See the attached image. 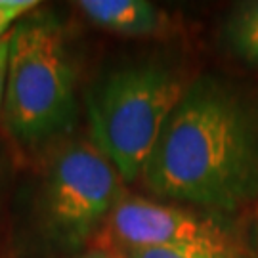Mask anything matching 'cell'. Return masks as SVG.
<instances>
[{"label": "cell", "mask_w": 258, "mask_h": 258, "mask_svg": "<svg viewBox=\"0 0 258 258\" xmlns=\"http://www.w3.org/2000/svg\"><path fill=\"white\" fill-rule=\"evenodd\" d=\"M142 178L157 197L212 211L258 201V102L216 77L187 84Z\"/></svg>", "instance_id": "cell-1"}, {"label": "cell", "mask_w": 258, "mask_h": 258, "mask_svg": "<svg viewBox=\"0 0 258 258\" xmlns=\"http://www.w3.org/2000/svg\"><path fill=\"white\" fill-rule=\"evenodd\" d=\"M185 88L170 67L149 61L111 73L88 98L94 146L122 180L142 176Z\"/></svg>", "instance_id": "cell-2"}, {"label": "cell", "mask_w": 258, "mask_h": 258, "mask_svg": "<svg viewBox=\"0 0 258 258\" xmlns=\"http://www.w3.org/2000/svg\"><path fill=\"white\" fill-rule=\"evenodd\" d=\"M4 120L25 142L67 128L75 113V71L59 27L31 19L14 27L4 92Z\"/></svg>", "instance_id": "cell-3"}, {"label": "cell", "mask_w": 258, "mask_h": 258, "mask_svg": "<svg viewBox=\"0 0 258 258\" xmlns=\"http://www.w3.org/2000/svg\"><path fill=\"white\" fill-rule=\"evenodd\" d=\"M120 199L122 178L94 142H71L54 155L44 185V214L61 243L77 247L98 235Z\"/></svg>", "instance_id": "cell-4"}, {"label": "cell", "mask_w": 258, "mask_h": 258, "mask_svg": "<svg viewBox=\"0 0 258 258\" xmlns=\"http://www.w3.org/2000/svg\"><path fill=\"white\" fill-rule=\"evenodd\" d=\"M231 237L212 218L144 197H122L98 231V249H168Z\"/></svg>", "instance_id": "cell-5"}, {"label": "cell", "mask_w": 258, "mask_h": 258, "mask_svg": "<svg viewBox=\"0 0 258 258\" xmlns=\"http://www.w3.org/2000/svg\"><path fill=\"white\" fill-rule=\"evenodd\" d=\"M94 25L126 37H149L166 27V16L146 0H81L77 4Z\"/></svg>", "instance_id": "cell-6"}, {"label": "cell", "mask_w": 258, "mask_h": 258, "mask_svg": "<svg viewBox=\"0 0 258 258\" xmlns=\"http://www.w3.org/2000/svg\"><path fill=\"white\" fill-rule=\"evenodd\" d=\"M117 250V249H113ZM126 258H250L231 237L216 241H201L191 245L168 247V249H126L119 250Z\"/></svg>", "instance_id": "cell-7"}, {"label": "cell", "mask_w": 258, "mask_h": 258, "mask_svg": "<svg viewBox=\"0 0 258 258\" xmlns=\"http://www.w3.org/2000/svg\"><path fill=\"white\" fill-rule=\"evenodd\" d=\"M250 35H258V0L239 4L230 14V18L224 25L226 40L250 37Z\"/></svg>", "instance_id": "cell-8"}, {"label": "cell", "mask_w": 258, "mask_h": 258, "mask_svg": "<svg viewBox=\"0 0 258 258\" xmlns=\"http://www.w3.org/2000/svg\"><path fill=\"white\" fill-rule=\"evenodd\" d=\"M37 4L35 0H0V38L6 37L8 29Z\"/></svg>", "instance_id": "cell-9"}, {"label": "cell", "mask_w": 258, "mask_h": 258, "mask_svg": "<svg viewBox=\"0 0 258 258\" xmlns=\"http://www.w3.org/2000/svg\"><path fill=\"white\" fill-rule=\"evenodd\" d=\"M228 46L233 54L245 63L256 65L258 67V35H250V37L233 38V40H226Z\"/></svg>", "instance_id": "cell-10"}, {"label": "cell", "mask_w": 258, "mask_h": 258, "mask_svg": "<svg viewBox=\"0 0 258 258\" xmlns=\"http://www.w3.org/2000/svg\"><path fill=\"white\" fill-rule=\"evenodd\" d=\"M12 37L14 29L6 37L0 38V109L4 105V92H6V81H8V61H10V48H12Z\"/></svg>", "instance_id": "cell-11"}, {"label": "cell", "mask_w": 258, "mask_h": 258, "mask_svg": "<svg viewBox=\"0 0 258 258\" xmlns=\"http://www.w3.org/2000/svg\"><path fill=\"white\" fill-rule=\"evenodd\" d=\"M73 258H126L122 252L119 250H113V249H98V247H94L92 250H88V252H84V254H79V256H73Z\"/></svg>", "instance_id": "cell-12"}, {"label": "cell", "mask_w": 258, "mask_h": 258, "mask_svg": "<svg viewBox=\"0 0 258 258\" xmlns=\"http://www.w3.org/2000/svg\"><path fill=\"white\" fill-rule=\"evenodd\" d=\"M256 235H258V211H256Z\"/></svg>", "instance_id": "cell-13"}]
</instances>
